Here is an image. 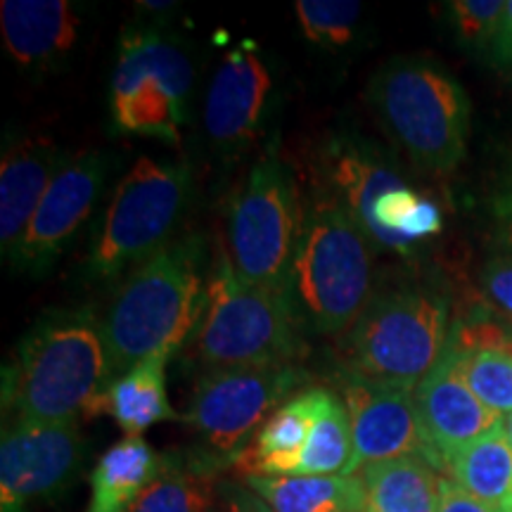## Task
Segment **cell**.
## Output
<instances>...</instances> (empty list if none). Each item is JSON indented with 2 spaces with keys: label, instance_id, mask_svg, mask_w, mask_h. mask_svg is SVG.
I'll list each match as a JSON object with an SVG mask.
<instances>
[{
  "label": "cell",
  "instance_id": "6da1fadb",
  "mask_svg": "<svg viewBox=\"0 0 512 512\" xmlns=\"http://www.w3.org/2000/svg\"><path fill=\"white\" fill-rule=\"evenodd\" d=\"M204 240L183 235L124 275L100 316L112 382L140 361L185 349L202 316Z\"/></svg>",
  "mask_w": 512,
  "mask_h": 512
},
{
  "label": "cell",
  "instance_id": "7a4b0ae2",
  "mask_svg": "<svg viewBox=\"0 0 512 512\" xmlns=\"http://www.w3.org/2000/svg\"><path fill=\"white\" fill-rule=\"evenodd\" d=\"M110 384L100 316L86 309L53 311L19 342L5 370L3 406L12 420H79L81 413H100Z\"/></svg>",
  "mask_w": 512,
  "mask_h": 512
},
{
  "label": "cell",
  "instance_id": "3957f363",
  "mask_svg": "<svg viewBox=\"0 0 512 512\" xmlns=\"http://www.w3.org/2000/svg\"><path fill=\"white\" fill-rule=\"evenodd\" d=\"M375 247L358 223L313 188L304 200L302 235L292 271V302L302 325L342 335L373 297Z\"/></svg>",
  "mask_w": 512,
  "mask_h": 512
},
{
  "label": "cell",
  "instance_id": "277c9868",
  "mask_svg": "<svg viewBox=\"0 0 512 512\" xmlns=\"http://www.w3.org/2000/svg\"><path fill=\"white\" fill-rule=\"evenodd\" d=\"M451 328V299L441 287L382 285L344 335V370L415 389L446 351Z\"/></svg>",
  "mask_w": 512,
  "mask_h": 512
},
{
  "label": "cell",
  "instance_id": "5b68a950",
  "mask_svg": "<svg viewBox=\"0 0 512 512\" xmlns=\"http://www.w3.org/2000/svg\"><path fill=\"white\" fill-rule=\"evenodd\" d=\"M185 351L204 370L285 366L306 354V344L290 294L245 283L221 249L207 278L202 316Z\"/></svg>",
  "mask_w": 512,
  "mask_h": 512
},
{
  "label": "cell",
  "instance_id": "8992f818",
  "mask_svg": "<svg viewBox=\"0 0 512 512\" xmlns=\"http://www.w3.org/2000/svg\"><path fill=\"white\" fill-rule=\"evenodd\" d=\"M370 105L413 164L451 174L470 138V98L456 76L425 57H396L370 81Z\"/></svg>",
  "mask_w": 512,
  "mask_h": 512
},
{
  "label": "cell",
  "instance_id": "52a82bcc",
  "mask_svg": "<svg viewBox=\"0 0 512 512\" xmlns=\"http://www.w3.org/2000/svg\"><path fill=\"white\" fill-rule=\"evenodd\" d=\"M302 219L299 185L271 140L230 202L223 252L233 271L249 285L292 297Z\"/></svg>",
  "mask_w": 512,
  "mask_h": 512
},
{
  "label": "cell",
  "instance_id": "ba28073f",
  "mask_svg": "<svg viewBox=\"0 0 512 512\" xmlns=\"http://www.w3.org/2000/svg\"><path fill=\"white\" fill-rule=\"evenodd\" d=\"M304 384L306 375L297 363L204 370L183 415L195 437L185 456L211 479L226 467H238L264 422Z\"/></svg>",
  "mask_w": 512,
  "mask_h": 512
},
{
  "label": "cell",
  "instance_id": "9c48e42d",
  "mask_svg": "<svg viewBox=\"0 0 512 512\" xmlns=\"http://www.w3.org/2000/svg\"><path fill=\"white\" fill-rule=\"evenodd\" d=\"M190 188L188 164L140 157L107 204L86 259L88 278H119L169 245Z\"/></svg>",
  "mask_w": 512,
  "mask_h": 512
},
{
  "label": "cell",
  "instance_id": "30bf717a",
  "mask_svg": "<svg viewBox=\"0 0 512 512\" xmlns=\"http://www.w3.org/2000/svg\"><path fill=\"white\" fill-rule=\"evenodd\" d=\"M192 88V62L157 31L131 29L121 36L112 74V117L121 133L181 140Z\"/></svg>",
  "mask_w": 512,
  "mask_h": 512
},
{
  "label": "cell",
  "instance_id": "8fae6325",
  "mask_svg": "<svg viewBox=\"0 0 512 512\" xmlns=\"http://www.w3.org/2000/svg\"><path fill=\"white\" fill-rule=\"evenodd\" d=\"M79 420H12L0 441V512H29L62 496L83 465Z\"/></svg>",
  "mask_w": 512,
  "mask_h": 512
},
{
  "label": "cell",
  "instance_id": "7c38bea8",
  "mask_svg": "<svg viewBox=\"0 0 512 512\" xmlns=\"http://www.w3.org/2000/svg\"><path fill=\"white\" fill-rule=\"evenodd\" d=\"M425 460L434 470H446L460 448L486 437L503 418L472 392L463 375V356L448 339V347L430 373L413 389Z\"/></svg>",
  "mask_w": 512,
  "mask_h": 512
},
{
  "label": "cell",
  "instance_id": "4fadbf2b",
  "mask_svg": "<svg viewBox=\"0 0 512 512\" xmlns=\"http://www.w3.org/2000/svg\"><path fill=\"white\" fill-rule=\"evenodd\" d=\"M107 169L110 162L102 152H81L64 162L29 223L12 264L15 271L41 275L60 259L64 247L74 240V235L91 216L105 185Z\"/></svg>",
  "mask_w": 512,
  "mask_h": 512
},
{
  "label": "cell",
  "instance_id": "5bb4252c",
  "mask_svg": "<svg viewBox=\"0 0 512 512\" xmlns=\"http://www.w3.org/2000/svg\"><path fill=\"white\" fill-rule=\"evenodd\" d=\"M339 396L347 406L354 432V460L349 475L384 460L425 458L413 389L344 370Z\"/></svg>",
  "mask_w": 512,
  "mask_h": 512
},
{
  "label": "cell",
  "instance_id": "9a60e30c",
  "mask_svg": "<svg viewBox=\"0 0 512 512\" xmlns=\"http://www.w3.org/2000/svg\"><path fill=\"white\" fill-rule=\"evenodd\" d=\"M271 88V72L252 43L228 50L204 100V131L211 143L228 155L247 150L259 133Z\"/></svg>",
  "mask_w": 512,
  "mask_h": 512
},
{
  "label": "cell",
  "instance_id": "2e32d148",
  "mask_svg": "<svg viewBox=\"0 0 512 512\" xmlns=\"http://www.w3.org/2000/svg\"><path fill=\"white\" fill-rule=\"evenodd\" d=\"M64 162L57 147L46 140H19L5 147L0 164V252L10 266L15 264L38 204Z\"/></svg>",
  "mask_w": 512,
  "mask_h": 512
},
{
  "label": "cell",
  "instance_id": "e0dca14e",
  "mask_svg": "<svg viewBox=\"0 0 512 512\" xmlns=\"http://www.w3.org/2000/svg\"><path fill=\"white\" fill-rule=\"evenodd\" d=\"M81 19L67 0H3L0 31L19 67L48 69L74 50Z\"/></svg>",
  "mask_w": 512,
  "mask_h": 512
},
{
  "label": "cell",
  "instance_id": "ac0fdd59",
  "mask_svg": "<svg viewBox=\"0 0 512 512\" xmlns=\"http://www.w3.org/2000/svg\"><path fill=\"white\" fill-rule=\"evenodd\" d=\"M328 389L309 387L294 394L275 411L256 434L252 446L242 456L238 467L245 475L292 477L309 439Z\"/></svg>",
  "mask_w": 512,
  "mask_h": 512
},
{
  "label": "cell",
  "instance_id": "d6986e66",
  "mask_svg": "<svg viewBox=\"0 0 512 512\" xmlns=\"http://www.w3.org/2000/svg\"><path fill=\"white\" fill-rule=\"evenodd\" d=\"M451 339L463 356V375L491 411L508 418L512 413V332L491 320H458Z\"/></svg>",
  "mask_w": 512,
  "mask_h": 512
},
{
  "label": "cell",
  "instance_id": "ffe728a7",
  "mask_svg": "<svg viewBox=\"0 0 512 512\" xmlns=\"http://www.w3.org/2000/svg\"><path fill=\"white\" fill-rule=\"evenodd\" d=\"M171 356H152L117 377L102 399L100 413H110L126 437H143L157 422L183 420L174 411L166 389Z\"/></svg>",
  "mask_w": 512,
  "mask_h": 512
},
{
  "label": "cell",
  "instance_id": "44dd1931",
  "mask_svg": "<svg viewBox=\"0 0 512 512\" xmlns=\"http://www.w3.org/2000/svg\"><path fill=\"white\" fill-rule=\"evenodd\" d=\"M366 489L361 512H439L441 475L422 456H403L356 472Z\"/></svg>",
  "mask_w": 512,
  "mask_h": 512
},
{
  "label": "cell",
  "instance_id": "7402d4cb",
  "mask_svg": "<svg viewBox=\"0 0 512 512\" xmlns=\"http://www.w3.org/2000/svg\"><path fill=\"white\" fill-rule=\"evenodd\" d=\"M162 453L143 437H124L102 453L91 472V501L86 512H126L152 482Z\"/></svg>",
  "mask_w": 512,
  "mask_h": 512
},
{
  "label": "cell",
  "instance_id": "603a6c76",
  "mask_svg": "<svg viewBox=\"0 0 512 512\" xmlns=\"http://www.w3.org/2000/svg\"><path fill=\"white\" fill-rule=\"evenodd\" d=\"M273 512H361L366 489L358 475L337 477H264L242 479Z\"/></svg>",
  "mask_w": 512,
  "mask_h": 512
},
{
  "label": "cell",
  "instance_id": "cb8c5ba5",
  "mask_svg": "<svg viewBox=\"0 0 512 512\" xmlns=\"http://www.w3.org/2000/svg\"><path fill=\"white\" fill-rule=\"evenodd\" d=\"M446 472L460 489L496 512H512V444L503 422L448 460Z\"/></svg>",
  "mask_w": 512,
  "mask_h": 512
},
{
  "label": "cell",
  "instance_id": "d4e9b609",
  "mask_svg": "<svg viewBox=\"0 0 512 512\" xmlns=\"http://www.w3.org/2000/svg\"><path fill=\"white\" fill-rule=\"evenodd\" d=\"M351 460H354V432H351L349 411L342 396L328 389L292 477L349 475Z\"/></svg>",
  "mask_w": 512,
  "mask_h": 512
},
{
  "label": "cell",
  "instance_id": "484cf974",
  "mask_svg": "<svg viewBox=\"0 0 512 512\" xmlns=\"http://www.w3.org/2000/svg\"><path fill=\"white\" fill-rule=\"evenodd\" d=\"M211 482L214 479L204 477L185 453H162L155 479L126 512H204Z\"/></svg>",
  "mask_w": 512,
  "mask_h": 512
},
{
  "label": "cell",
  "instance_id": "4316f807",
  "mask_svg": "<svg viewBox=\"0 0 512 512\" xmlns=\"http://www.w3.org/2000/svg\"><path fill=\"white\" fill-rule=\"evenodd\" d=\"M299 27L318 48L337 50L349 46L356 34L361 3L349 0H297L294 3Z\"/></svg>",
  "mask_w": 512,
  "mask_h": 512
},
{
  "label": "cell",
  "instance_id": "83f0119b",
  "mask_svg": "<svg viewBox=\"0 0 512 512\" xmlns=\"http://www.w3.org/2000/svg\"><path fill=\"white\" fill-rule=\"evenodd\" d=\"M505 12L503 0H456L451 3L453 29L458 41L470 50H484L489 55L491 43Z\"/></svg>",
  "mask_w": 512,
  "mask_h": 512
},
{
  "label": "cell",
  "instance_id": "f1b7e54d",
  "mask_svg": "<svg viewBox=\"0 0 512 512\" xmlns=\"http://www.w3.org/2000/svg\"><path fill=\"white\" fill-rule=\"evenodd\" d=\"M204 512H273L259 494H254L242 479L216 477L209 486Z\"/></svg>",
  "mask_w": 512,
  "mask_h": 512
},
{
  "label": "cell",
  "instance_id": "f546056e",
  "mask_svg": "<svg viewBox=\"0 0 512 512\" xmlns=\"http://www.w3.org/2000/svg\"><path fill=\"white\" fill-rule=\"evenodd\" d=\"M479 285L494 309L512 320V256L498 252L486 259L479 273Z\"/></svg>",
  "mask_w": 512,
  "mask_h": 512
},
{
  "label": "cell",
  "instance_id": "4dcf8cb0",
  "mask_svg": "<svg viewBox=\"0 0 512 512\" xmlns=\"http://www.w3.org/2000/svg\"><path fill=\"white\" fill-rule=\"evenodd\" d=\"M439 512H496L489 505L477 501L475 496L467 494L465 489L453 482L451 477H441L439 491Z\"/></svg>",
  "mask_w": 512,
  "mask_h": 512
},
{
  "label": "cell",
  "instance_id": "1f68e13d",
  "mask_svg": "<svg viewBox=\"0 0 512 512\" xmlns=\"http://www.w3.org/2000/svg\"><path fill=\"white\" fill-rule=\"evenodd\" d=\"M489 57L498 64V67L512 69V0L505 3L501 27H498L494 43H491Z\"/></svg>",
  "mask_w": 512,
  "mask_h": 512
},
{
  "label": "cell",
  "instance_id": "d6a6232c",
  "mask_svg": "<svg viewBox=\"0 0 512 512\" xmlns=\"http://www.w3.org/2000/svg\"><path fill=\"white\" fill-rule=\"evenodd\" d=\"M496 240L503 254L512 256V190L508 188L496 200Z\"/></svg>",
  "mask_w": 512,
  "mask_h": 512
},
{
  "label": "cell",
  "instance_id": "836d02e7",
  "mask_svg": "<svg viewBox=\"0 0 512 512\" xmlns=\"http://www.w3.org/2000/svg\"><path fill=\"white\" fill-rule=\"evenodd\" d=\"M503 430H505V437H508L512 444V413L508 415V418H503Z\"/></svg>",
  "mask_w": 512,
  "mask_h": 512
},
{
  "label": "cell",
  "instance_id": "e575fe53",
  "mask_svg": "<svg viewBox=\"0 0 512 512\" xmlns=\"http://www.w3.org/2000/svg\"><path fill=\"white\" fill-rule=\"evenodd\" d=\"M508 188H510V190H512V183H510V185H508Z\"/></svg>",
  "mask_w": 512,
  "mask_h": 512
}]
</instances>
